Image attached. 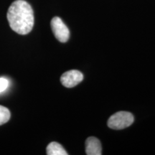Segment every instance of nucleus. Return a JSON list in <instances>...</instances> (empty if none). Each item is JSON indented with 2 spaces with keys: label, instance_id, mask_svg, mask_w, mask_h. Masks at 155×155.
I'll return each mask as SVG.
<instances>
[{
  "label": "nucleus",
  "instance_id": "obj_1",
  "mask_svg": "<svg viewBox=\"0 0 155 155\" xmlns=\"http://www.w3.org/2000/svg\"><path fill=\"white\" fill-rule=\"evenodd\" d=\"M7 19L11 29L19 35H27L34 26V12L25 0H16L9 7Z\"/></svg>",
  "mask_w": 155,
  "mask_h": 155
},
{
  "label": "nucleus",
  "instance_id": "obj_2",
  "mask_svg": "<svg viewBox=\"0 0 155 155\" xmlns=\"http://www.w3.org/2000/svg\"><path fill=\"white\" fill-rule=\"evenodd\" d=\"M134 121L132 114L127 111H119L112 115L108 120V127L112 129H124L130 127Z\"/></svg>",
  "mask_w": 155,
  "mask_h": 155
},
{
  "label": "nucleus",
  "instance_id": "obj_3",
  "mask_svg": "<svg viewBox=\"0 0 155 155\" xmlns=\"http://www.w3.org/2000/svg\"><path fill=\"white\" fill-rule=\"evenodd\" d=\"M51 28L56 39L61 42H66L69 40L70 31L68 27L58 17H55L51 20Z\"/></svg>",
  "mask_w": 155,
  "mask_h": 155
},
{
  "label": "nucleus",
  "instance_id": "obj_4",
  "mask_svg": "<svg viewBox=\"0 0 155 155\" xmlns=\"http://www.w3.org/2000/svg\"><path fill=\"white\" fill-rule=\"evenodd\" d=\"M83 80V73L76 70H71L64 73L61 78V82L66 88H73Z\"/></svg>",
  "mask_w": 155,
  "mask_h": 155
},
{
  "label": "nucleus",
  "instance_id": "obj_5",
  "mask_svg": "<svg viewBox=\"0 0 155 155\" xmlns=\"http://www.w3.org/2000/svg\"><path fill=\"white\" fill-rule=\"evenodd\" d=\"M102 147L100 141L96 137H91L86 141V153L88 155H101Z\"/></svg>",
  "mask_w": 155,
  "mask_h": 155
},
{
  "label": "nucleus",
  "instance_id": "obj_6",
  "mask_svg": "<svg viewBox=\"0 0 155 155\" xmlns=\"http://www.w3.org/2000/svg\"><path fill=\"white\" fill-rule=\"evenodd\" d=\"M48 155H67L68 153L59 143L53 141L48 145L46 149Z\"/></svg>",
  "mask_w": 155,
  "mask_h": 155
},
{
  "label": "nucleus",
  "instance_id": "obj_7",
  "mask_svg": "<svg viewBox=\"0 0 155 155\" xmlns=\"http://www.w3.org/2000/svg\"><path fill=\"white\" fill-rule=\"evenodd\" d=\"M10 117L11 114L8 108L0 105V126L8 122Z\"/></svg>",
  "mask_w": 155,
  "mask_h": 155
},
{
  "label": "nucleus",
  "instance_id": "obj_8",
  "mask_svg": "<svg viewBox=\"0 0 155 155\" xmlns=\"http://www.w3.org/2000/svg\"><path fill=\"white\" fill-rule=\"evenodd\" d=\"M9 86V81L5 78H0V93L3 92Z\"/></svg>",
  "mask_w": 155,
  "mask_h": 155
}]
</instances>
